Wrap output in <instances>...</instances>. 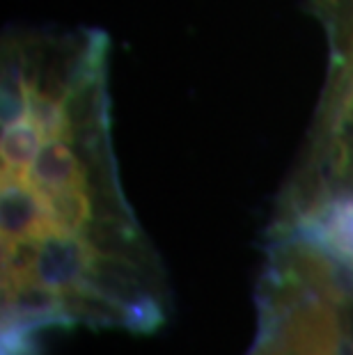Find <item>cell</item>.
Segmentation results:
<instances>
[{"mask_svg": "<svg viewBox=\"0 0 353 355\" xmlns=\"http://www.w3.org/2000/svg\"><path fill=\"white\" fill-rule=\"evenodd\" d=\"M310 12L324 28L328 64L317 110L291 175L312 170L321 161L344 112L353 103V0H312Z\"/></svg>", "mask_w": 353, "mask_h": 355, "instance_id": "277c9868", "label": "cell"}, {"mask_svg": "<svg viewBox=\"0 0 353 355\" xmlns=\"http://www.w3.org/2000/svg\"><path fill=\"white\" fill-rule=\"evenodd\" d=\"M246 355H353L351 279L307 236L268 230Z\"/></svg>", "mask_w": 353, "mask_h": 355, "instance_id": "7a4b0ae2", "label": "cell"}, {"mask_svg": "<svg viewBox=\"0 0 353 355\" xmlns=\"http://www.w3.org/2000/svg\"><path fill=\"white\" fill-rule=\"evenodd\" d=\"M271 230L307 236L353 279V103L321 161L282 186Z\"/></svg>", "mask_w": 353, "mask_h": 355, "instance_id": "3957f363", "label": "cell"}, {"mask_svg": "<svg viewBox=\"0 0 353 355\" xmlns=\"http://www.w3.org/2000/svg\"><path fill=\"white\" fill-rule=\"evenodd\" d=\"M0 71L3 355L55 328L156 330L170 284L119 179L108 35L12 28Z\"/></svg>", "mask_w": 353, "mask_h": 355, "instance_id": "6da1fadb", "label": "cell"}]
</instances>
